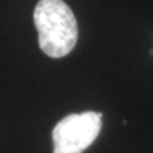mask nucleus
Segmentation results:
<instances>
[{"mask_svg":"<svg viewBox=\"0 0 153 153\" xmlns=\"http://www.w3.org/2000/svg\"><path fill=\"white\" fill-rule=\"evenodd\" d=\"M33 21L38 32V45L47 56L59 59L74 49L78 26L74 13L63 0H40Z\"/></svg>","mask_w":153,"mask_h":153,"instance_id":"f257e3e1","label":"nucleus"},{"mask_svg":"<svg viewBox=\"0 0 153 153\" xmlns=\"http://www.w3.org/2000/svg\"><path fill=\"white\" fill-rule=\"evenodd\" d=\"M102 128V114L85 111L61 119L52 130L54 153H82L96 140Z\"/></svg>","mask_w":153,"mask_h":153,"instance_id":"f03ea898","label":"nucleus"}]
</instances>
